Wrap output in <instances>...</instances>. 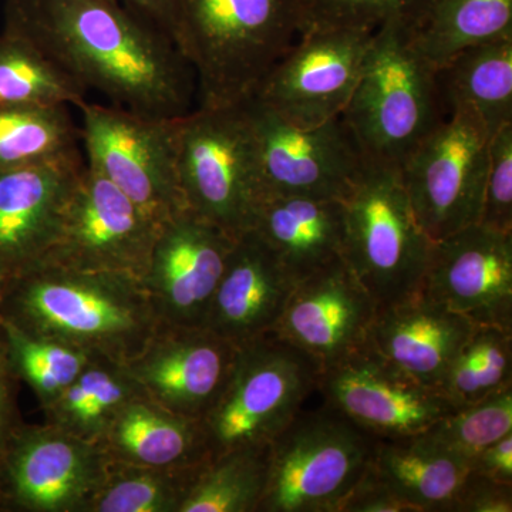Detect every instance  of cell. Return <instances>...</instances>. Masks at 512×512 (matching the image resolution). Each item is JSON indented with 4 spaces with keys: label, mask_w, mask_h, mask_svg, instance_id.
Segmentation results:
<instances>
[{
    "label": "cell",
    "mask_w": 512,
    "mask_h": 512,
    "mask_svg": "<svg viewBox=\"0 0 512 512\" xmlns=\"http://www.w3.org/2000/svg\"><path fill=\"white\" fill-rule=\"evenodd\" d=\"M3 30L113 106L177 119L197 96L194 73L173 39L120 0H5Z\"/></svg>",
    "instance_id": "6da1fadb"
},
{
    "label": "cell",
    "mask_w": 512,
    "mask_h": 512,
    "mask_svg": "<svg viewBox=\"0 0 512 512\" xmlns=\"http://www.w3.org/2000/svg\"><path fill=\"white\" fill-rule=\"evenodd\" d=\"M0 322L117 365L136 357L160 325L141 278L52 264L3 285Z\"/></svg>",
    "instance_id": "7a4b0ae2"
},
{
    "label": "cell",
    "mask_w": 512,
    "mask_h": 512,
    "mask_svg": "<svg viewBox=\"0 0 512 512\" xmlns=\"http://www.w3.org/2000/svg\"><path fill=\"white\" fill-rule=\"evenodd\" d=\"M170 37L190 64L198 107L235 106L303 35L298 0H168Z\"/></svg>",
    "instance_id": "3957f363"
},
{
    "label": "cell",
    "mask_w": 512,
    "mask_h": 512,
    "mask_svg": "<svg viewBox=\"0 0 512 512\" xmlns=\"http://www.w3.org/2000/svg\"><path fill=\"white\" fill-rule=\"evenodd\" d=\"M434 70L414 45L409 23L393 19L373 32L359 82L342 113L367 161L402 167L446 119Z\"/></svg>",
    "instance_id": "277c9868"
},
{
    "label": "cell",
    "mask_w": 512,
    "mask_h": 512,
    "mask_svg": "<svg viewBox=\"0 0 512 512\" xmlns=\"http://www.w3.org/2000/svg\"><path fill=\"white\" fill-rule=\"evenodd\" d=\"M343 208V261L377 305L420 292L433 241L414 215L400 168L366 160Z\"/></svg>",
    "instance_id": "5b68a950"
},
{
    "label": "cell",
    "mask_w": 512,
    "mask_h": 512,
    "mask_svg": "<svg viewBox=\"0 0 512 512\" xmlns=\"http://www.w3.org/2000/svg\"><path fill=\"white\" fill-rule=\"evenodd\" d=\"M175 158L185 208L234 238L251 229L264 194L244 103L178 117Z\"/></svg>",
    "instance_id": "8992f818"
},
{
    "label": "cell",
    "mask_w": 512,
    "mask_h": 512,
    "mask_svg": "<svg viewBox=\"0 0 512 512\" xmlns=\"http://www.w3.org/2000/svg\"><path fill=\"white\" fill-rule=\"evenodd\" d=\"M376 440L326 403L301 410L269 444L258 512H339L369 467Z\"/></svg>",
    "instance_id": "52a82bcc"
},
{
    "label": "cell",
    "mask_w": 512,
    "mask_h": 512,
    "mask_svg": "<svg viewBox=\"0 0 512 512\" xmlns=\"http://www.w3.org/2000/svg\"><path fill=\"white\" fill-rule=\"evenodd\" d=\"M322 367L275 333L238 349L225 389L201 420L210 457L269 444L318 392Z\"/></svg>",
    "instance_id": "ba28073f"
},
{
    "label": "cell",
    "mask_w": 512,
    "mask_h": 512,
    "mask_svg": "<svg viewBox=\"0 0 512 512\" xmlns=\"http://www.w3.org/2000/svg\"><path fill=\"white\" fill-rule=\"evenodd\" d=\"M80 138L87 167L163 225L185 210L175 158V121L84 101Z\"/></svg>",
    "instance_id": "9c48e42d"
},
{
    "label": "cell",
    "mask_w": 512,
    "mask_h": 512,
    "mask_svg": "<svg viewBox=\"0 0 512 512\" xmlns=\"http://www.w3.org/2000/svg\"><path fill=\"white\" fill-rule=\"evenodd\" d=\"M490 137L461 114L447 117L407 157L400 173L420 227L433 242L478 224Z\"/></svg>",
    "instance_id": "30bf717a"
},
{
    "label": "cell",
    "mask_w": 512,
    "mask_h": 512,
    "mask_svg": "<svg viewBox=\"0 0 512 512\" xmlns=\"http://www.w3.org/2000/svg\"><path fill=\"white\" fill-rule=\"evenodd\" d=\"M242 103L254 133L264 198L306 195L343 201L348 197L366 158L342 116L301 128L252 97Z\"/></svg>",
    "instance_id": "8fae6325"
},
{
    "label": "cell",
    "mask_w": 512,
    "mask_h": 512,
    "mask_svg": "<svg viewBox=\"0 0 512 512\" xmlns=\"http://www.w3.org/2000/svg\"><path fill=\"white\" fill-rule=\"evenodd\" d=\"M161 225L84 165L42 264L143 279Z\"/></svg>",
    "instance_id": "7c38bea8"
},
{
    "label": "cell",
    "mask_w": 512,
    "mask_h": 512,
    "mask_svg": "<svg viewBox=\"0 0 512 512\" xmlns=\"http://www.w3.org/2000/svg\"><path fill=\"white\" fill-rule=\"evenodd\" d=\"M99 444L45 423L20 424L0 453V507L84 512L109 471Z\"/></svg>",
    "instance_id": "4fadbf2b"
},
{
    "label": "cell",
    "mask_w": 512,
    "mask_h": 512,
    "mask_svg": "<svg viewBox=\"0 0 512 512\" xmlns=\"http://www.w3.org/2000/svg\"><path fill=\"white\" fill-rule=\"evenodd\" d=\"M372 36L373 32L355 29L305 33L266 74L252 99L301 128L342 116Z\"/></svg>",
    "instance_id": "5bb4252c"
},
{
    "label": "cell",
    "mask_w": 512,
    "mask_h": 512,
    "mask_svg": "<svg viewBox=\"0 0 512 512\" xmlns=\"http://www.w3.org/2000/svg\"><path fill=\"white\" fill-rule=\"evenodd\" d=\"M318 392L377 439L416 436L457 409L439 389L406 375L369 343L323 367Z\"/></svg>",
    "instance_id": "9a60e30c"
},
{
    "label": "cell",
    "mask_w": 512,
    "mask_h": 512,
    "mask_svg": "<svg viewBox=\"0 0 512 512\" xmlns=\"http://www.w3.org/2000/svg\"><path fill=\"white\" fill-rule=\"evenodd\" d=\"M235 239L188 208L161 225L141 279L160 325L204 328Z\"/></svg>",
    "instance_id": "2e32d148"
},
{
    "label": "cell",
    "mask_w": 512,
    "mask_h": 512,
    "mask_svg": "<svg viewBox=\"0 0 512 512\" xmlns=\"http://www.w3.org/2000/svg\"><path fill=\"white\" fill-rule=\"evenodd\" d=\"M420 292L476 326L512 330V232L474 224L433 242Z\"/></svg>",
    "instance_id": "e0dca14e"
},
{
    "label": "cell",
    "mask_w": 512,
    "mask_h": 512,
    "mask_svg": "<svg viewBox=\"0 0 512 512\" xmlns=\"http://www.w3.org/2000/svg\"><path fill=\"white\" fill-rule=\"evenodd\" d=\"M238 349L205 328L158 325L144 349L121 366L148 399L202 420L225 389Z\"/></svg>",
    "instance_id": "ac0fdd59"
},
{
    "label": "cell",
    "mask_w": 512,
    "mask_h": 512,
    "mask_svg": "<svg viewBox=\"0 0 512 512\" xmlns=\"http://www.w3.org/2000/svg\"><path fill=\"white\" fill-rule=\"evenodd\" d=\"M377 309L375 298L339 258L296 282L272 333L323 369L366 345Z\"/></svg>",
    "instance_id": "d6986e66"
},
{
    "label": "cell",
    "mask_w": 512,
    "mask_h": 512,
    "mask_svg": "<svg viewBox=\"0 0 512 512\" xmlns=\"http://www.w3.org/2000/svg\"><path fill=\"white\" fill-rule=\"evenodd\" d=\"M84 164L79 151L0 171V282L25 274L57 237L64 208Z\"/></svg>",
    "instance_id": "ffe728a7"
},
{
    "label": "cell",
    "mask_w": 512,
    "mask_h": 512,
    "mask_svg": "<svg viewBox=\"0 0 512 512\" xmlns=\"http://www.w3.org/2000/svg\"><path fill=\"white\" fill-rule=\"evenodd\" d=\"M295 279L254 231L235 239L204 328L241 348L274 332Z\"/></svg>",
    "instance_id": "44dd1931"
},
{
    "label": "cell",
    "mask_w": 512,
    "mask_h": 512,
    "mask_svg": "<svg viewBox=\"0 0 512 512\" xmlns=\"http://www.w3.org/2000/svg\"><path fill=\"white\" fill-rule=\"evenodd\" d=\"M474 329L471 320L417 292L379 306L367 343L406 375L439 389Z\"/></svg>",
    "instance_id": "7402d4cb"
},
{
    "label": "cell",
    "mask_w": 512,
    "mask_h": 512,
    "mask_svg": "<svg viewBox=\"0 0 512 512\" xmlns=\"http://www.w3.org/2000/svg\"><path fill=\"white\" fill-rule=\"evenodd\" d=\"M278 256L295 282L342 258L343 201L272 195L259 202L251 229Z\"/></svg>",
    "instance_id": "603a6c76"
},
{
    "label": "cell",
    "mask_w": 512,
    "mask_h": 512,
    "mask_svg": "<svg viewBox=\"0 0 512 512\" xmlns=\"http://www.w3.org/2000/svg\"><path fill=\"white\" fill-rule=\"evenodd\" d=\"M97 444L111 463L130 466H198L210 460L201 420L170 412L143 393L121 407Z\"/></svg>",
    "instance_id": "cb8c5ba5"
},
{
    "label": "cell",
    "mask_w": 512,
    "mask_h": 512,
    "mask_svg": "<svg viewBox=\"0 0 512 512\" xmlns=\"http://www.w3.org/2000/svg\"><path fill=\"white\" fill-rule=\"evenodd\" d=\"M434 76L446 119L466 116L488 137L512 123V36L464 47Z\"/></svg>",
    "instance_id": "d4e9b609"
},
{
    "label": "cell",
    "mask_w": 512,
    "mask_h": 512,
    "mask_svg": "<svg viewBox=\"0 0 512 512\" xmlns=\"http://www.w3.org/2000/svg\"><path fill=\"white\" fill-rule=\"evenodd\" d=\"M370 467L417 512H453L470 464L423 434L377 439Z\"/></svg>",
    "instance_id": "484cf974"
},
{
    "label": "cell",
    "mask_w": 512,
    "mask_h": 512,
    "mask_svg": "<svg viewBox=\"0 0 512 512\" xmlns=\"http://www.w3.org/2000/svg\"><path fill=\"white\" fill-rule=\"evenodd\" d=\"M410 32L437 67L464 47L512 36V0H431Z\"/></svg>",
    "instance_id": "4316f807"
},
{
    "label": "cell",
    "mask_w": 512,
    "mask_h": 512,
    "mask_svg": "<svg viewBox=\"0 0 512 512\" xmlns=\"http://www.w3.org/2000/svg\"><path fill=\"white\" fill-rule=\"evenodd\" d=\"M140 393L123 366L96 357L56 400L43 407L46 423L97 443L121 407Z\"/></svg>",
    "instance_id": "83f0119b"
},
{
    "label": "cell",
    "mask_w": 512,
    "mask_h": 512,
    "mask_svg": "<svg viewBox=\"0 0 512 512\" xmlns=\"http://www.w3.org/2000/svg\"><path fill=\"white\" fill-rule=\"evenodd\" d=\"M269 444L210 457L180 512H258L268 481Z\"/></svg>",
    "instance_id": "f1b7e54d"
},
{
    "label": "cell",
    "mask_w": 512,
    "mask_h": 512,
    "mask_svg": "<svg viewBox=\"0 0 512 512\" xmlns=\"http://www.w3.org/2000/svg\"><path fill=\"white\" fill-rule=\"evenodd\" d=\"M86 93L32 43L2 30L0 107H79Z\"/></svg>",
    "instance_id": "f546056e"
},
{
    "label": "cell",
    "mask_w": 512,
    "mask_h": 512,
    "mask_svg": "<svg viewBox=\"0 0 512 512\" xmlns=\"http://www.w3.org/2000/svg\"><path fill=\"white\" fill-rule=\"evenodd\" d=\"M205 463L143 467L110 461L106 480L84 512H180Z\"/></svg>",
    "instance_id": "4dcf8cb0"
},
{
    "label": "cell",
    "mask_w": 512,
    "mask_h": 512,
    "mask_svg": "<svg viewBox=\"0 0 512 512\" xmlns=\"http://www.w3.org/2000/svg\"><path fill=\"white\" fill-rule=\"evenodd\" d=\"M79 138L66 106L0 107V171L76 153Z\"/></svg>",
    "instance_id": "1f68e13d"
},
{
    "label": "cell",
    "mask_w": 512,
    "mask_h": 512,
    "mask_svg": "<svg viewBox=\"0 0 512 512\" xmlns=\"http://www.w3.org/2000/svg\"><path fill=\"white\" fill-rule=\"evenodd\" d=\"M511 387L512 330L476 326L448 367L439 390L458 409Z\"/></svg>",
    "instance_id": "d6a6232c"
},
{
    "label": "cell",
    "mask_w": 512,
    "mask_h": 512,
    "mask_svg": "<svg viewBox=\"0 0 512 512\" xmlns=\"http://www.w3.org/2000/svg\"><path fill=\"white\" fill-rule=\"evenodd\" d=\"M10 365L18 379L29 384L42 407L49 406L96 357L56 340L28 335L0 322Z\"/></svg>",
    "instance_id": "836d02e7"
},
{
    "label": "cell",
    "mask_w": 512,
    "mask_h": 512,
    "mask_svg": "<svg viewBox=\"0 0 512 512\" xmlns=\"http://www.w3.org/2000/svg\"><path fill=\"white\" fill-rule=\"evenodd\" d=\"M510 433L512 387L481 402L458 407L420 434L447 453L463 458L470 464L471 458L481 450Z\"/></svg>",
    "instance_id": "e575fe53"
},
{
    "label": "cell",
    "mask_w": 512,
    "mask_h": 512,
    "mask_svg": "<svg viewBox=\"0 0 512 512\" xmlns=\"http://www.w3.org/2000/svg\"><path fill=\"white\" fill-rule=\"evenodd\" d=\"M431 0H298L303 35L313 30L355 29L375 32L402 19L413 28Z\"/></svg>",
    "instance_id": "d590c367"
},
{
    "label": "cell",
    "mask_w": 512,
    "mask_h": 512,
    "mask_svg": "<svg viewBox=\"0 0 512 512\" xmlns=\"http://www.w3.org/2000/svg\"><path fill=\"white\" fill-rule=\"evenodd\" d=\"M478 224L512 232V123L495 131L488 143V170Z\"/></svg>",
    "instance_id": "8d00e7d4"
},
{
    "label": "cell",
    "mask_w": 512,
    "mask_h": 512,
    "mask_svg": "<svg viewBox=\"0 0 512 512\" xmlns=\"http://www.w3.org/2000/svg\"><path fill=\"white\" fill-rule=\"evenodd\" d=\"M339 512H417V510L384 483L369 464L365 474L360 477L343 501Z\"/></svg>",
    "instance_id": "74e56055"
},
{
    "label": "cell",
    "mask_w": 512,
    "mask_h": 512,
    "mask_svg": "<svg viewBox=\"0 0 512 512\" xmlns=\"http://www.w3.org/2000/svg\"><path fill=\"white\" fill-rule=\"evenodd\" d=\"M512 484L498 483L470 470L456 501L453 512H511Z\"/></svg>",
    "instance_id": "f35d334b"
},
{
    "label": "cell",
    "mask_w": 512,
    "mask_h": 512,
    "mask_svg": "<svg viewBox=\"0 0 512 512\" xmlns=\"http://www.w3.org/2000/svg\"><path fill=\"white\" fill-rule=\"evenodd\" d=\"M16 380L19 379L10 365L8 346L0 328V453L13 431L22 424L16 409Z\"/></svg>",
    "instance_id": "ab89813d"
},
{
    "label": "cell",
    "mask_w": 512,
    "mask_h": 512,
    "mask_svg": "<svg viewBox=\"0 0 512 512\" xmlns=\"http://www.w3.org/2000/svg\"><path fill=\"white\" fill-rule=\"evenodd\" d=\"M470 468L498 483L512 484V433L471 458Z\"/></svg>",
    "instance_id": "60d3db41"
},
{
    "label": "cell",
    "mask_w": 512,
    "mask_h": 512,
    "mask_svg": "<svg viewBox=\"0 0 512 512\" xmlns=\"http://www.w3.org/2000/svg\"><path fill=\"white\" fill-rule=\"evenodd\" d=\"M124 5L137 10L141 15L153 20L156 25L170 36V9L168 0H120Z\"/></svg>",
    "instance_id": "b9f144b4"
},
{
    "label": "cell",
    "mask_w": 512,
    "mask_h": 512,
    "mask_svg": "<svg viewBox=\"0 0 512 512\" xmlns=\"http://www.w3.org/2000/svg\"><path fill=\"white\" fill-rule=\"evenodd\" d=\"M2 295H3V284L0 282V303H2Z\"/></svg>",
    "instance_id": "7bdbcfd3"
}]
</instances>
